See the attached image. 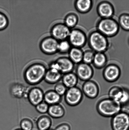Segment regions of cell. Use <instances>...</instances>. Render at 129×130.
<instances>
[{
	"label": "cell",
	"instance_id": "d590c367",
	"mask_svg": "<svg viewBox=\"0 0 129 130\" xmlns=\"http://www.w3.org/2000/svg\"><path fill=\"white\" fill-rule=\"evenodd\" d=\"M14 130H22L21 129V128H17V129H15Z\"/></svg>",
	"mask_w": 129,
	"mask_h": 130
},
{
	"label": "cell",
	"instance_id": "3957f363",
	"mask_svg": "<svg viewBox=\"0 0 129 130\" xmlns=\"http://www.w3.org/2000/svg\"><path fill=\"white\" fill-rule=\"evenodd\" d=\"M88 43L92 50L96 53H104L109 48V41L107 37L97 30L90 34Z\"/></svg>",
	"mask_w": 129,
	"mask_h": 130
},
{
	"label": "cell",
	"instance_id": "f1b7e54d",
	"mask_svg": "<svg viewBox=\"0 0 129 130\" xmlns=\"http://www.w3.org/2000/svg\"><path fill=\"white\" fill-rule=\"evenodd\" d=\"M95 54V53L92 50H87L83 52V63L90 65L93 63Z\"/></svg>",
	"mask_w": 129,
	"mask_h": 130
},
{
	"label": "cell",
	"instance_id": "9a60e30c",
	"mask_svg": "<svg viewBox=\"0 0 129 130\" xmlns=\"http://www.w3.org/2000/svg\"><path fill=\"white\" fill-rule=\"evenodd\" d=\"M28 88L19 83H14L10 87L9 92L11 96L14 98L21 99L27 98Z\"/></svg>",
	"mask_w": 129,
	"mask_h": 130
},
{
	"label": "cell",
	"instance_id": "4fadbf2b",
	"mask_svg": "<svg viewBox=\"0 0 129 130\" xmlns=\"http://www.w3.org/2000/svg\"><path fill=\"white\" fill-rule=\"evenodd\" d=\"M82 90L83 94L90 99H95L99 93V88L98 84L91 80L85 82L82 86Z\"/></svg>",
	"mask_w": 129,
	"mask_h": 130
},
{
	"label": "cell",
	"instance_id": "8d00e7d4",
	"mask_svg": "<svg viewBox=\"0 0 129 130\" xmlns=\"http://www.w3.org/2000/svg\"><path fill=\"white\" fill-rule=\"evenodd\" d=\"M54 130V129H51V128H50V129H49V130Z\"/></svg>",
	"mask_w": 129,
	"mask_h": 130
},
{
	"label": "cell",
	"instance_id": "ffe728a7",
	"mask_svg": "<svg viewBox=\"0 0 129 130\" xmlns=\"http://www.w3.org/2000/svg\"><path fill=\"white\" fill-rule=\"evenodd\" d=\"M78 80L76 74L73 72L63 75L61 79L62 83L68 89L76 86Z\"/></svg>",
	"mask_w": 129,
	"mask_h": 130
},
{
	"label": "cell",
	"instance_id": "ba28073f",
	"mask_svg": "<svg viewBox=\"0 0 129 130\" xmlns=\"http://www.w3.org/2000/svg\"><path fill=\"white\" fill-rule=\"evenodd\" d=\"M68 39L71 45L74 47L81 48L87 43V37L85 33L78 28L71 30Z\"/></svg>",
	"mask_w": 129,
	"mask_h": 130
},
{
	"label": "cell",
	"instance_id": "277c9868",
	"mask_svg": "<svg viewBox=\"0 0 129 130\" xmlns=\"http://www.w3.org/2000/svg\"><path fill=\"white\" fill-rule=\"evenodd\" d=\"M119 29L118 22L112 18L101 19L97 25V30L107 38L117 35Z\"/></svg>",
	"mask_w": 129,
	"mask_h": 130
},
{
	"label": "cell",
	"instance_id": "d4e9b609",
	"mask_svg": "<svg viewBox=\"0 0 129 130\" xmlns=\"http://www.w3.org/2000/svg\"><path fill=\"white\" fill-rule=\"evenodd\" d=\"M123 87L114 86L110 89L108 92V97L119 103L123 92Z\"/></svg>",
	"mask_w": 129,
	"mask_h": 130
},
{
	"label": "cell",
	"instance_id": "5bb4252c",
	"mask_svg": "<svg viewBox=\"0 0 129 130\" xmlns=\"http://www.w3.org/2000/svg\"><path fill=\"white\" fill-rule=\"evenodd\" d=\"M44 93L41 88L34 87L29 89L27 99L31 105L35 107L44 101Z\"/></svg>",
	"mask_w": 129,
	"mask_h": 130
},
{
	"label": "cell",
	"instance_id": "e575fe53",
	"mask_svg": "<svg viewBox=\"0 0 129 130\" xmlns=\"http://www.w3.org/2000/svg\"><path fill=\"white\" fill-rule=\"evenodd\" d=\"M54 130H70L71 127L68 123H63L59 124Z\"/></svg>",
	"mask_w": 129,
	"mask_h": 130
},
{
	"label": "cell",
	"instance_id": "836d02e7",
	"mask_svg": "<svg viewBox=\"0 0 129 130\" xmlns=\"http://www.w3.org/2000/svg\"><path fill=\"white\" fill-rule=\"evenodd\" d=\"M49 105L43 101L35 107V109L38 112L41 114H45L47 113Z\"/></svg>",
	"mask_w": 129,
	"mask_h": 130
},
{
	"label": "cell",
	"instance_id": "7402d4cb",
	"mask_svg": "<svg viewBox=\"0 0 129 130\" xmlns=\"http://www.w3.org/2000/svg\"><path fill=\"white\" fill-rule=\"evenodd\" d=\"M93 5V1L91 0H78L75 3L76 9L81 13L89 12L91 9Z\"/></svg>",
	"mask_w": 129,
	"mask_h": 130
},
{
	"label": "cell",
	"instance_id": "d6a6232c",
	"mask_svg": "<svg viewBox=\"0 0 129 130\" xmlns=\"http://www.w3.org/2000/svg\"><path fill=\"white\" fill-rule=\"evenodd\" d=\"M119 104L122 106L127 105L129 103V90L126 88H123V92L120 99Z\"/></svg>",
	"mask_w": 129,
	"mask_h": 130
},
{
	"label": "cell",
	"instance_id": "8992f818",
	"mask_svg": "<svg viewBox=\"0 0 129 130\" xmlns=\"http://www.w3.org/2000/svg\"><path fill=\"white\" fill-rule=\"evenodd\" d=\"M64 96L65 102L68 105L74 107L82 102L83 94L81 89L76 86L68 89Z\"/></svg>",
	"mask_w": 129,
	"mask_h": 130
},
{
	"label": "cell",
	"instance_id": "8fae6325",
	"mask_svg": "<svg viewBox=\"0 0 129 130\" xmlns=\"http://www.w3.org/2000/svg\"><path fill=\"white\" fill-rule=\"evenodd\" d=\"M70 29L65 24L59 23L54 24L50 29L51 36L59 41L66 40L70 32Z\"/></svg>",
	"mask_w": 129,
	"mask_h": 130
},
{
	"label": "cell",
	"instance_id": "6da1fadb",
	"mask_svg": "<svg viewBox=\"0 0 129 130\" xmlns=\"http://www.w3.org/2000/svg\"><path fill=\"white\" fill-rule=\"evenodd\" d=\"M47 70L46 66L42 63L36 62L32 63L24 71V79L28 85L36 86L44 80Z\"/></svg>",
	"mask_w": 129,
	"mask_h": 130
},
{
	"label": "cell",
	"instance_id": "7a4b0ae2",
	"mask_svg": "<svg viewBox=\"0 0 129 130\" xmlns=\"http://www.w3.org/2000/svg\"><path fill=\"white\" fill-rule=\"evenodd\" d=\"M119 103L109 97L100 99L97 103L96 110L100 115L106 118H112L122 111Z\"/></svg>",
	"mask_w": 129,
	"mask_h": 130
},
{
	"label": "cell",
	"instance_id": "52a82bcc",
	"mask_svg": "<svg viewBox=\"0 0 129 130\" xmlns=\"http://www.w3.org/2000/svg\"><path fill=\"white\" fill-rule=\"evenodd\" d=\"M111 126L112 130H129V114L121 111L112 117Z\"/></svg>",
	"mask_w": 129,
	"mask_h": 130
},
{
	"label": "cell",
	"instance_id": "4dcf8cb0",
	"mask_svg": "<svg viewBox=\"0 0 129 130\" xmlns=\"http://www.w3.org/2000/svg\"><path fill=\"white\" fill-rule=\"evenodd\" d=\"M9 20L6 14L0 11V31L5 30L8 26Z\"/></svg>",
	"mask_w": 129,
	"mask_h": 130
},
{
	"label": "cell",
	"instance_id": "5b68a950",
	"mask_svg": "<svg viewBox=\"0 0 129 130\" xmlns=\"http://www.w3.org/2000/svg\"><path fill=\"white\" fill-rule=\"evenodd\" d=\"M49 68L55 69L64 75L73 72L74 64L69 57H61L51 62Z\"/></svg>",
	"mask_w": 129,
	"mask_h": 130
},
{
	"label": "cell",
	"instance_id": "484cf974",
	"mask_svg": "<svg viewBox=\"0 0 129 130\" xmlns=\"http://www.w3.org/2000/svg\"><path fill=\"white\" fill-rule=\"evenodd\" d=\"M78 16L75 14L70 13L66 16L64 24L69 28H73L78 24Z\"/></svg>",
	"mask_w": 129,
	"mask_h": 130
},
{
	"label": "cell",
	"instance_id": "e0dca14e",
	"mask_svg": "<svg viewBox=\"0 0 129 130\" xmlns=\"http://www.w3.org/2000/svg\"><path fill=\"white\" fill-rule=\"evenodd\" d=\"M63 75L58 70L49 68L47 70L44 80L50 85L56 84L61 80Z\"/></svg>",
	"mask_w": 129,
	"mask_h": 130
},
{
	"label": "cell",
	"instance_id": "603a6c76",
	"mask_svg": "<svg viewBox=\"0 0 129 130\" xmlns=\"http://www.w3.org/2000/svg\"><path fill=\"white\" fill-rule=\"evenodd\" d=\"M69 59L74 64H79L83 61V52L80 48H71L69 53Z\"/></svg>",
	"mask_w": 129,
	"mask_h": 130
},
{
	"label": "cell",
	"instance_id": "83f0119b",
	"mask_svg": "<svg viewBox=\"0 0 129 130\" xmlns=\"http://www.w3.org/2000/svg\"><path fill=\"white\" fill-rule=\"evenodd\" d=\"M71 46L68 40H65L59 41L58 52L61 53H68L71 49Z\"/></svg>",
	"mask_w": 129,
	"mask_h": 130
},
{
	"label": "cell",
	"instance_id": "7c38bea8",
	"mask_svg": "<svg viewBox=\"0 0 129 130\" xmlns=\"http://www.w3.org/2000/svg\"><path fill=\"white\" fill-rule=\"evenodd\" d=\"M75 74L79 79L85 82L91 80L94 75V70L90 65L82 62L77 66Z\"/></svg>",
	"mask_w": 129,
	"mask_h": 130
},
{
	"label": "cell",
	"instance_id": "4316f807",
	"mask_svg": "<svg viewBox=\"0 0 129 130\" xmlns=\"http://www.w3.org/2000/svg\"><path fill=\"white\" fill-rule=\"evenodd\" d=\"M118 24L123 30L129 31V14H122L119 18Z\"/></svg>",
	"mask_w": 129,
	"mask_h": 130
},
{
	"label": "cell",
	"instance_id": "74e56055",
	"mask_svg": "<svg viewBox=\"0 0 129 130\" xmlns=\"http://www.w3.org/2000/svg\"><path fill=\"white\" fill-rule=\"evenodd\" d=\"M128 43H129V39H128Z\"/></svg>",
	"mask_w": 129,
	"mask_h": 130
},
{
	"label": "cell",
	"instance_id": "f546056e",
	"mask_svg": "<svg viewBox=\"0 0 129 130\" xmlns=\"http://www.w3.org/2000/svg\"><path fill=\"white\" fill-rule=\"evenodd\" d=\"M20 128L22 130H32L34 123L31 119L25 118L21 121L20 123Z\"/></svg>",
	"mask_w": 129,
	"mask_h": 130
},
{
	"label": "cell",
	"instance_id": "ac0fdd59",
	"mask_svg": "<svg viewBox=\"0 0 129 130\" xmlns=\"http://www.w3.org/2000/svg\"><path fill=\"white\" fill-rule=\"evenodd\" d=\"M47 113L49 117L54 119L63 118L65 114L64 107L60 104L49 106Z\"/></svg>",
	"mask_w": 129,
	"mask_h": 130
},
{
	"label": "cell",
	"instance_id": "30bf717a",
	"mask_svg": "<svg viewBox=\"0 0 129 130\" xmlns=\"http://www.w3.org/2000/svg\"><path fill=\"white\" fill-rule=\"evenodd\" d=\"M104 68L103 76L104 78L107 82H116L120 77L121 70L118 65L114 63H110Z\"/></svg>",
	"mask_w": 129,
	"mask_h": 130
},
{
	"label": "cell",
	"instance_id": "44dd1931",
	"mask_svg": "<svg viewBox=\"0 0 129 130\" xmlns=\"http://www.w3.org/2000/svg\"><path fill=\"white\" fill-rule=\"evenodd\" d=\"M36 124L38 130H48L51 128L52 121L49 116L43 115L38 118Z\"/></svg>",
	"mask_w": 129,
	"mask_h": 130
},
{
	"label": "cell",
	"instance_id": "d6986e66",
	"mask_svg": "<svg viewBox=\"0 0 129 130\" xmlns=\"http://www.w3.org/2000/svg\"><path fill=\"white\" fill-rule=\"evenodd\" d=\"M62 96L54 90H49L44 93V101L49 106L60 104Z\"/></svg>",
	"mask_w": 129,
	"mask_h": 130
},
{
	"label": "cell",
	"instance_id": "cb8c5ba5",
	"mask_svg": "<svg viewBox=\"0 0 129 130\" xmlns=\"http://www.w3.org/2000/svg\"><path fill=\"white\" fill-rule=\"evenodd\" d=\"M107 62V56L104 53H96L93 61V66L97 69H101L105 67Z\"/></svg>",
	"mask_w": 129,
	"mask_h": 130
},
{
	"label": "cell",
	"instance_id": "2e32d148",
	"mask_svg": "<svg viewBox=\"0 0 129 130\" xmlns=\"http://www.w3.org/2000/svg\"><path fill=\"white\" fill-rule=\"evenodd\" d=\"M97 11L102 19L112 18L114 13V9L112 5L107 1H103L98 5Z\"/></svg>",
	"mask_w": 129,
	"mask_h": 130
},
{
	"label": "cell",
	"instance_id": "9c48e42d",
	"mask_svg": "<svg viewBox=\"0 0 129 130\" xmlns=\"http://www.w3.org/2000/svg\"><path fill=\"white\" fill-rule=\"evenodd\" d=\"M59 42L51 36L45 37L40 41V49L45 54H54L58 52Z\"/></svg>",
	"mask_w": 129,
	"mask_h": 130
},
{
	"label": "cell",
	"instance_id": "1f68e13d",
	"mask_svg": "<svg viewBox=\"0 0 129 130\" xmlns=\"http://www.w3.org/2000/svg\"><path fill=\"white\" fill-rule=\"evenodd\" d=\"M68 88L62 83H58L55 84L54 90L60 96L65 95Z\"/></svg>",
	"mask_w": 129,
	"mask_h": 130
}]
</instances>
